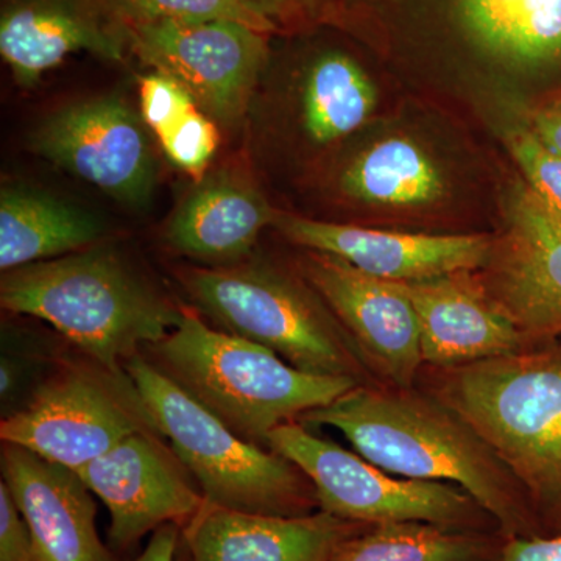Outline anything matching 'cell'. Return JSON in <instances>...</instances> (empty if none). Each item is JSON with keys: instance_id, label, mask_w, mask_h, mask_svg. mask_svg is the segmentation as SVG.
<instances>
[{"instance_id": "27", "label": "cell", "mask_w": 561, "mask_h": 561, "mask_svg": "<svg viewBox=\"0 0 561 561\" xmlns=\"http://www.w3.org/2000/svg\"><path fill=\"white\" fill-rule=\"evenodd\" d=\"M271 35H298L334 24L348 0H241Z\"/></svg>"}, {"instance_id": "3", "label": "cell", "mask_w": 561, "mask_h": 561, "mask_svg": "<svg viewBox=\"0 0 561 561\" xmlns=\"http://www.w3.org/2000/svg\"><path fill=\"white\" fill-rule=\"evenodd\" d=\"M0 305L46 321L83 356L119 375L180 323L184 308L103 243L2 273Z\"/></svg>"}, {"instance_id": "20", "label": "cell", "mask_w": 561, "mask_h": 561, "mask_svg": "<svg viewBox=\"0 0 561 561\" xmlns=\"http://www.w3.org/2000/svg\"><path fill=\"white\" fill-rule=\"evenodd\" d=\"M456 43L504 68H561V0H435Z\"/></svg>"}, {"instance_id": "21", "label": "cell", "mask_w": 561, "mask_h": 561, "mask_svg": "<svg viewBox=\"0 0 561 561\" xmlns=\"http://www.w3.org/2000/svg\"><path fill=\"white\" fill-rule=\"evenodd\" d=\"M103 234L102 221L87 209L25 184H2V273L91 249L102 242Z\"/></svg>"}, {"instance_id": "16", "label": "cell", "mask_w": 561, "mask_h": 561, "mask_svg": "<svg viewBox=\"0 0 561 561\" xmlns=\"http://www.w3.org/2000/svg\"><path fill=\"white\" fill-rule=\"evenodd\" d=\"M127 58V33L101 0H2L0 54L18 87L32 90L70 55Z\"/></svg>"}, {"instance_id": "12", "label": "cell", "mask_w": 561, "mask_h": 561, "mask_svg": "<svg viewBox=\"0 0 561 561\" xmlns=\"http://www.w3.org/2000/svg\"><path fill=\"white\" fill-rule=\"evenodd\" d=\"M79 472L110 511V545L127 552L165 524L180 529L205 504L201 486L158 431H139Z\"/></svg>"}, {"instance_id": "25", "label": "cell", "mask_w": 561, "mask_h": 561, "mask_svg": "<svg viewBox=\"0 0 561 561\" xmlns=\"http://www.w3.org/2000/svg\"><path fill=\"white\" fill-rule=\"evenodd\" d=\"M139 111L162 153L175 168L195 181L209 172L220 146L219 127L179 81L157 70L142 77Z\"/></svg>"}, {"instance_id": "8", "label": "cell", "mask_w": 561, "mask_h": 561, "mask_svg": "<svg viewBox=\"0 0 561 561\" xmlns=\"http://www.w3.org/2000/svg\"><path fill=\"white\" fill-rule=\"evenodd\" d=\"M158 431L128 373L66 360L0 423V440L79 471L139 431ZM160 432V431H158Z\"/></svg>"}, {"instance_id": "17", "label": "cell", "mask_w": 561, "mask_h": 561, "mask_svg": "<svg viewBox=\"0 0 561 561\" xmlns=\"http://www.w3.org/2000/svg\"><path fill=\"white\" fill-rule=\"evenodd\" d=\"M398 284L415 309L424 367H460L529 346L476 272Z\"/></svg>"}, {"instance_id": "18", "label": "cell", "mask_w": 561, "mask_h": 561, "mask_svg": "<svg viewBox=\"0 0 561 561\" xmlns=\"http://www.w3.org/2000/svg\"><path fill=\"white\" fill-rule=\"evenodd\" d=\"M368 527L321 511L257 515L205 501L181 537L191 561H328L343 541Z\"/></svg>"}, {"instance_id": "33", "label": "cell", "mask_w": 561, "mask_h": 561, "mask_svg": "<svg viewBox=\"0 0 561 561\" xmlns=\"http://www.w3.org/2000/svg\"><path fill=\"white\" fill-rule=\"evenodd\" d=\"M14 382H16V370L9 360H2V367H0V391H2V398L9 397L11 391L14 389Z\"/></svg>"}, {"instance_id": "13", "label": "cell", "mask_w": 561, "mask_h": 561, "mask_svg": "<svg viewBox=\"0 0 561 561\" xmlns=\"http://www.w3.org/2000/svg\"><path fill=\"white\" fill-rule=\"evenodd\" d=\"M481 279L527 345L560 337L561 216L527 183L513 192L507 228Z\"/></svg>"}, {"instance_id": "9", "label": "cell", "mask_w": 561, "mask_h": 561, "mask_svg": "<svg viewBox=\"0 0 561 561\" xmlns=\"http://www.w3.org/2000/svg\"><path fill=\"white\" fill-rule=\"evenodd\" d=\"M125 32L131 54L179 81L217 125L241 124L271 58V35L228 20L154 22Z\"/></svg>"}, {"instance_id": "32", "label": "cell", "mask_w": 561, "mask_h": 561, "mask_svg": "<svg viewBox=\"0 0 561 561\" xmlns=\"http://www.w3.org/2000/svg\"><path fill=\"white\" fill-rule=\"evenodd\" d=\"M181 538L176 524H165L153 531L146 549L133 561H176Z\"/></svg>"}, {"instance_id": "5", "label": "cell", "mask_w": 561, "mask_h": 561, "mask_svg": "<svg viewBox=\"0 0 561 561\" xmlns=\"http://www.w3.org/2000/svg\"><path fill=\"white\" fill-rule=\"evenodd\" d=\"M191 308L217 330L257 343L297 370L378 383L356 345L308 280L267 262L225 267L180 265L173 272Z\"/></svg>"}, {"instance_id": "1", "label": "cell", "mask_w": 561, "mask_h": 561, "mask_svg": "<svg viewBox=\"0 0 561 561\" xmlns=\"http://www.w3.org/2000/svg\"><path fill=\"white\" fill-rule=\"evenodd\" d=\"M301 424L341 432L376 467L470 493L505 538L545 537L522 483L459 413L430 391L381 383L356 386Z\"/></svg>"}, {"instance_id": "30", "label": "cell", "mask_w": 561, "mask_h": 561, "mask_svg": "<svg viewBox=\"0 0 561 561\" xmlns=\"http://www.w3.org/2000/svg\"><path fill=\"white\" fill-rule=\"evenodd\" d=\"M502 561H561V535L508 538Z\"/></svg>"}, {"instance_id": "4", "label": "cell", "mask_w": 561, "mask_h": 561, "mask_svg": "<svg viewBox=\"0 0 561 561\" xmlns=\"http://www.w3.org/2000/svg\"><path fill=\"white\" fill-rule=\"evenodd\" d=\"M142 354L234 434L267 449L268 435L280 424L360 386L346 376L297 370L265 346L217 330L190 305L180 323Z\"/></svg>"}, {"instance_id": "7", "label": "cell", "mask_w": 561, "mask_h": 561, "mask_svg": "<svg viewBox=\"0 0 561 561\" xmlns=\"http://www.w3.org/2000/svg\"><path fill=\"white\" fill-rule=\"evenodd\" d=\"M268 449L294 461L308 476L321 512L346 522L365 526L424 523L501 534L493 516L460 486L397 478L360 454L313 435L298 421L273 430Z\"/></svg>"}, {"instance_id": "10", "label": "cell", "mask_w": 561, "mask_h": 561, "mask_svg": "<svg viewBox=\"0 0 561 561\" xmlns=\"http://www.w3.org/2000/svg\"><path fill=\"white\" fill-rule=\"evenodd\" d=\"M140 113L119 95L66 103L33 128L28 149L122 205L142 208L157 186V160Z\"/></svg>"}, {"instance_id": "6", "label": "cell", "mask_w": 561, "mask_h": 561, "mask_svg": "<svg viewBox=\"0 0 561 561\" xmlns=\"http://www.w3.org/2000/svg\"><path fill=\"white\" fill-rule=\"evenodd\" d=\"M154 426L210 504L272 516L320 511L308 476L289 459L243 440L142 353L125 364Z\"/></svg>"}, {"instance_id": "23", "label": "cell", "mask_w": 561, "mask_h": 561, "mask_svg": "<svg viewBox=\"0 0 561 561\" xmlns=\"http://www.w3.org/2000/svg\"><path fill=\"white\" fill-rule=\"evenodd\" d=\"M378 103V91L348 51L327 47L306 68L301 90V124L309 140L330 146L360 128Z\"/></svg>"}, {"instance_id": "19", "label": "cell", "mask_w": 561, "mask_h": 561, "mask_svg": "<svg viewBox=\"0 0 561 561\" xmlns=\"http://www.w3.org/2000/svg\"><path fill=\"white\" fill-rule=\"evenodd\" d=\"M276 209L260 187L234 169L208 172L172 214L162 241L172 253L205 267L249 260Z\"/></svg>"}, {"instance_id": "14", "label": "cell", "mask_w": 561, "mask_h": 561, "mask_svg": "<svg viewBox=\"0 0 561 561\" xmlns=\"http://www.w3.org/2000/svg\"><path fill=\"white\" fill-rule=\"evenodd\" d=\"M272 227L301 249L341 257L368 275L394 283L482 271L494 245L489 236L373 230L278 209Z\"/></svg>"}, {"instance_id": "28", "label": "cell", "mask_w": 561, "mask_h": 561, "mask_svg": "<svg viewBox=\"0 0 561 561\" xmlns=\"http://www.w3.org/2000/svg\"><path fill=\"white\" fill-rule=\"evenodd\" d=\"M508 149L526 183L561 216V157L527 127L508 131Z\"/></svg>"}, {"instance_id": "29", "label": "cell", "mask_w": 561, "mask_h": 561, "mask_svg": "<svg viewBox=\"0 0 561 561\" xmlns=\"http://www.w3.org/2000/svg\"><path fill=\"white\" fill-rule=\"evenodd\" d=\"M31 529L11 496L5 482H0V561H32Z\"/></svg>"}, {"instance_id": "15", "label": "cell", "mask_w": 561, "mask_h": 561, "mask_svg": "<svg viewBox=\"0 0 561 561\" xmlns=\"http://www.w3.org/2000/svg\"><path fill=\"white\" fill-rule=\"evenodd\" d=\"M0 467L31 529L32 561H119L99 535L98 505L79 472L10 443Z\"/></svg>"}, {"instance_id": "22", "label": "cell", "mask_w": 561, "mask_h": 561, "mask_svg": "<svg viewBox=\"0 0 561 561\" xmlns=\"http://www.w3.org/2000/svg\"><path fill=\"white\" fill-rule=\"evenodd\" d=\"M339 186L365 205L419 208L442 201L446 181L435 161L408 138H389L360 151L343 168Z\"/></svg>"}, {"instance_id": "26", "label": "cell", "mask_w": 561, "mask_h": 561, "mask_svg": "<svg viewBox=\"0 0 561 561\" xmlns=\"http://www.w3.org/2000/svg\"><path fill=\"white\" fill-rule=\"evenodd\" d=\"M101 3L124 31L154 22L228 20L271 35L241 0H101Z\"/></svg>"}, {"instance_id": "24", "label": "cell", "mask_w": 561, "mask_h": 561, "mask_svg": "<svg viewBox=\"0 0 561 561\" xmlns=\"http://www.w3.org/2000/svg\"><path fill=\"white\" fill-rule=\"evenodd\" d=\"M505 541L500 531L381 524L343 541L328 561H502Z\"/></svg>"}, {"instance_id": "31", "label": "cell", "mask_w": 561, "mask_h": 561, "mask_svg": "<svg viewBox=\"0 0 561 561\" xmlns=\"http://www.w3.org/2000/svg\"><path fill=\"white\" fill-rule=\"evenodd\" d=\"M531 130L561 157V99L545 103L531 114Z\"/></svg>"}, {"instance_id": "2", "label": "cell", "mask_w": 561, "mask_h": 561, "mask_svg": "<svg viewBox=\"0 0 561 561\" xmlns=\"http://www.w3.org/2000/svg\"><path fill=\"white\" fill-rule=\"evenodd\" d=\"M423 390L459 413L522 483L542 535H561V335L507 356L427 367Z\"/></svg>"}, {"instance_id": "11", "label": "cell", "mask_w": 561, "mask_h": 561, "mask_svg": "<svg viewBox=\"0 0 561 561\" xmlns=\"http://www.w3.org/2000/svg\"><path fill=\"white\" fill-rule=\"evenodd\" d=\"M381 386L415 387L424 368L419 320L400 284L331 254L306 250L297 264Z\"/></svg>"}]
</instances>
